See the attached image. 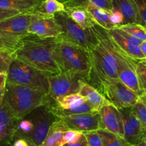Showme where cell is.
<instances>
[{
  "label": "cell",
  "instance_id": "d6986e66",
  "mask_svg": "<svg viewBox=\"0 0 146 146\" xmlns=\"http://www.w3.org/2000/svg\"><path fill=\"white\" fill-rule=\"evenodd\" d=\"M78 94L84 97L97 111H100L103 106L110 104L97 88L85 81L82 83Z\"/></svg>",
  "mask_w": 146,
  "mask_h": 146
},
{
  "label": "cell",
  "instance_id": "bcb514c9",
  "mask_svg": "<svg viewBox=\"0 0 146 146\" xmlns=\"http://www.w3.org/2000/svg\"><path fill=\"white\" fill-rule=\"evenodd\" d=\"M137 146H146V139L145 140V141H142L140 143H139Z\"/></svg>",
  "mask_w": 146,
  "mask_h": 146
},
{
  "label": "cell",
  "instance_id": "8992f818",
  "mask_svg": "<svg viewBox=\"0 0 146 146\" xmlns=\"http://www.w3.org/2000/svg\"><path fill=\"white\" fill-rule=\"evenodd\" d=\"M49 76L40 70L14 58L7 72V83L29 87L48 94Z\"/></svg>",
  "mask_w": 146,
  "mask_h": 146
},
{
  "label": "cell",
  "instance_id": "277c9868",
  "mask_svg": "<svg viewBox=\"0 0 146 146\" xmlns=\"http://www.w3.org/2000/svg\"><path fill=\"white\" fill-rule=\"evenodd\" d=\"M54 58L60 72L79 74L88 83L91 69L90 52L74 44L58 41Z\"/></svg>",
  "mask_w": 146,
  "mask_h": 146
},
{
  "label": "cell",
  "instance_id": "30bf717a",
  "mask_svg": "<svg viewBox=\"0 0 146 146\" xmlns=\"http://www.w3.org/2000/svg\"><path fill=\"white\" fill-rule=\"evenodd\" d=\"M107 32L115 48L122 54L135 59L145 58L140 49V44L143 41L133 36L119 27L107 30Z\"/></svg>",
  "mask_w": 146,
  "mask_h": 146
},
{
  "label": "cell",
  "instance_id": "83f0119b",
  "mask_svg": "<svg viewBox=\"0 0 146 146\" xmlns=\"http://www.w3.org/2000/svg\"><path fill=\"white\" fill-rule=\"evenodd\" d=\"M33 128H34V123L28 116H26L25 118L20 119L19 121L18 125H17L15 139L17 138H24L29 142Z\"/></svg>",
  "mask_w": 146,
  "mask_h": 146
},
{
  "label": "cell",
  "instance_id": "5b68a950",
  "mask_svg": "<svg viewBox=\"0 0 146 146\" xmlns=\"http://www.w3.org/2000/svg\"><path fill=\"white\" fill-rule=\"evenodd\" d=\"M54 18L60 29L58 41H64L84 48L91 52L99 43L94 26L92 28L83 29L71 19L66 11L54 14Z\"/></svg>",
  "mask_w": 146,
  "mask_h": 146
},
{
  "label": "cell",
  "instance_id": "9c48e42d",
  "mask_svg": "<svg viewBox=\"0 0 146 146\" xmlns=\"http://www.w3.org/2000/svg\"><path fill=\"white\" fill-rule=\"evenodd\" d=\"M27 116L34 123V128L29 142L35 146H40L47 137L52 124L57 118L46 105L36 108Z\"/></svg>",
  "mask_w": 146,
  "mask_h": 146
},
{
  "label": "cell",
  "instance_id": "ee69618b",
  "mask_svg": "<svg viewBox=\"0 0 146 146\" xmlns=\"http://www.w3.org/2000/svg\"><path fill=\"white\" fill-rule=\"evenodd\" d=\"M140 100L146 106V92H145L143 95L140 96Z\"/></svg>",
  "mask_w": 146,
  "mask_h": 146
},
{
  "label": "cell",
  "instance_id": "ffe728a7",
  "mask_svg": "<svg viewBox=\"0 0 146 146\" xmlns=\"http://www.w3.org/2000/svg\"><path fill=\"white\" fill-rule=\"evenodd\" d=\"M68 127L57 118L50 127L47 137L40 146H63V137Z\"/></svg>",
  "mask_w": 146,
  "mask_h": 146
},
{
  "label": "cell",
  "instance_id": "4dcf8cb0",
  "mask_svg": "<svg viewBox=\"0 0 146 146\" xmlns=\"http://www.w3.org/2000/svg\"><path fill=\"white\" fill-rule=\"evenodd\" d=\"M132 109L143 126L146 128V106L139 99V101L132 107Z\"/></svg>",
  "mask_w": 146,
  "mask_h": 146
},
{
  "label": "cell",
  "instance_id": "52a82bcc",
  "mask_svg": "<svg viewBox=\"0 0 146 146\" xmlns=\"http://www.w3.org/2000/svg\"><path fill=\"white\" fill-rule=\"evenodd\" d=\"M97 89L118 109L133 107L140 99L139 96L119 78L105 80L99 85Z\"/></svg>",
  "mask_w": 146,
  "mask_h": 146
},
{
  "label": "cell",
  "instance_id": "7402d4cb",
  "mask_svg": "<svg viewBox=\"0 0 146 146\" xmlns=\"http://www.w3.org/2000/svg\"><path fill=\"white\" fill-rule=\"evenodd\" d=\"M66 13L77 24L83 29L92 28L96 24L92 16L85 8L76 7V8L66 9Z\"/></svg>",
  "mask_w": 146,
  "mask_h": 146
},
{
  "label": "cell",
  "instance_id": "ba28073f",
  "mask_svg": "<svg viewBox=\"0 0 146 146\" xmlns=\"http://www.w3.org/2000/svg\"><path fill=\"white\" fill-rule=\"evenodd\" d=\"M86 79L79 74L59 73L49 76L48 97L57 102L60 98L71 94L79 92L80 86Z\"/></svg>",
  "mask_w": 146,
  "mask_h": 146
},
{
  "label": "cell",
  "instance_id": "2e32d148",
  "mask_svg": "<svg viewBox=\"0 0 146 146\" xmlns=\"http://www.w3.org/2000/svg\"><path fill=\"white\" fill-rule=\"evenodd\" d=\"M100 116V129L110 131L115 134L124 136L122 115L118 108L109 104L102 107L99 111Z\"/></svg>",
  "mask_w": 146,
  "mask_h": 146
},
{
  "label": "cell",
  "instance_id": "8fae6325",
  "mask_svg": "<svg viewBox=\"0 0 146 146\" xmlns=\"http://www.w3.org/2000/svg\"><path fill=\"white\" fill-rule=\"evenodd\" d=\"M123 123V138L130 145H138L146 139V128L133 112L132 107L119 109Z\"/></svg>",
  "mask_w": 146,
  "mask_h": 146
},
{
  "label": "cell",
  "instance_id": "8d00e7d4",
  "mask_svg": "<svg viewBox=\"0 0 146 146\" xmlns=\"http://www.w3.org/2000/svg\"><path fill=\"white\" fill-rule=\"evenodd\" d=\"M135 4L140 17L142 25L146 28V0H133Z\"/></svg>",
  "mask_w": 146,
  "mask_h": 146
},
{
  "label": "cell",
  "instance_id": "4fadbf2b",
  "mask_svg": "<svg viewBox=\"0 0 146 146\" xmlns=\"http://www.w3.org/2000/svg\"><path fill=\"white\" fill-rule=\"evenodd\" d=\"M28 34H34L43 38H57L60 35V29L54 16L34 11H32L31 23L29 26Z\"/></svg>",
  "mask_w": 146,
  "mask_h": 146
},
{
  "label": "cell",
  "instance_id": "b9f144b4",
  "mask_svg": "<svg viewBox=\"0 0 146 146\" xmlns=\"http://www.w3.org/2000/svg\"><path fill=\"white\" fill-rule=\"evenodd\" d=\"M30 145H32V144L29 143L24 138H16L12 143V146H30Z\"/></svg>",
  "mask_w": 146,
  "mask_h": 146
},
{
  "label": "cell",
  "instance_id": "e0dca14e",
  "mask_svg": "<svg viewBox=\"0 0 146 146\" xmlns=\"http://www.w3.org/2000/svg\"><path fill=\"white\" fill-rule=\"evenodd\" d=\"M19 121L3 101L0 105V141L13 143Z\"/></svg>",
  "mask_w": 146,
  "mask_h": 146
},
{
  "label": "cell",
  "instance_id": "e575fe53",
  "mask_svg": "<svg viewBox=\"0 0 146 146\" xmlns=\"http://www.w3.org/2000/svg\"><path fill=\"white\" fill-rule=\"evenodd\" d=\"M90 4L97 8L110 13L113 9V0H90Z\"/></svg>",
  "mask_w": 146,
  "mask_h": 146
},
{
  "label": "cell",
  "instance_id": "603a6c76",
  "mask_svg": "<svg viewBox=\"0 0 146 146\" xmlns=\"http://www.w3.org/2000/svg\"><path fill=\"white\" fill-rule=\"evenodd\" d=\"M86 9L90 13L96 24L102 27L103 29L109 30L115 27L110 22V13L109 12L97 8L90 3L87 4V6L86 7Z\"/></svg>",
  "mask_w": 146,
  "mask_h": 146
},
{
  "label": "cell",
  "instance_id": "d6a6232c",
  "mask_svg": "<svg viewBox=\"0 0 146 146\" xmlns=\"http://www.w3.org/2000/svg\"><path fill=\"white\" fill-rule=\"evenodd\" d=\"M87 139L88 146H104L102 141L97 131L82 133Z\"/></svg>",
  "mask_w": 146,
  "mask_h": 146
},
{
  "label": "cell",
  "instance_id": "44dd1931",
  "mask_svg": "<svg viewBox=\"0 0 146 146\" xmlns=\"http://www.w3.org/2000/svg\"><path fill=\"white\" fill-rule=\"evenodd\" d=\"M42 0H0V8L17 10L21 13L35 11Z\"/></svg>",
  "mask_w": 146,
  "mask_h": 146
},
{
  "label": "cell",
  "instance_id": "9a60e30c",
  "mask_svg": "<svg viewBox=\"0 0 146 146\" xmlns=\"http://www.w3.org/2000/svg\"><path fill=\"white\" fill-rule=\"evenodd\" d=\"M59 118L62 120L69 129L75 130L82 133L97 131L100 128L99 112L64 115Z\"/></svg>",
  "mask_w": 146,
  "mask_h": 146
},
{
  "label": "cell",
  "instance_id": "484cf974",
  "mask_svg": "<svg viewBox=\"0 0 146 146\" xmlns=\"http://www.w3.org/2000/svg\"><path fill=\"white\" fill-rule=\"evenodd\" d=\"M22 38L0 33V51L14 54L19 47Z\"/></svg>",
  "mask_w": 146,
  "mask_h": 146
},
{
  "label": "cell",
  "instance_id": "f546056e",
  "mask_svg": "<svg viewBox=\"0 0 146 146\" xmlns=\"http://www.w3.org/2000/svg\"><path fill=\"white\" fill-rule=\"evenodd\" d=\"M135 71L142 88L146 92V58L136 59Z\"/></svg>",
  "mask_w": 146,
  "mask_h": 146
},
{
  "label": "cell",
  "instance_id": "836d02e7",
  "mask_svg": "<svg viewBox=\"0 0 146 146\" xmlns=\"http://www.w3.org/2000/svg\"><path fill=\"white\" fill-rule=\"evenodd\" d=\"M82 133L75 130L68 129L64 134L63 137V145L67 143H72L80 139Z\"/></svg>",
  "mask_w": 146,
  "mask_h": 146
},
{
  "label": "cell",
  "instance_id": "4316f807",
  "mask_svg": "<svg viewBox=\"0 0 146 146\" xmlns=\"http://www.w3.org/2000/svg\"><path fill=\"white\" fill-rule=\"evenodd\" d=\"M86 101H87L84 97L80 95L78 93H76V94H69L60 98L56 102V104L57 106L62 109H69L80 106Z\"/></svg>",
  "mask_w": 146,
  "mask_h": 146
},
{
  "label": "cell",
  "instance_id": "7bdbcfd3",
  "mask_svg": "<svg viewBox=\"0 0 146 146\" xmlns=\"http://www.w3.org/2000/svg\"><path fill=\"white\" fill-rule=\"evenodd\" d=\"M140 49H141L142 54L144 56L145 58H146V41H142L140 44Z\"/></svg>",
  "mask_w": 146,
  "mask_h": 146
},
{
  "label": "cell",
  "instance_id": "5bb4252c",
  "mask_svg": "<svg viewBox=\"0 0 146 146\" xmlns=\"http://www.w3.org/2000/svg\"><path fill=\"white\" fill-rule=\"evenodd\" d=\"M31 12L20 13L0 21V33L12 36L24 38L28 35V28L31 23Z\"/></svg>",
  "mask_w": 146,
  "mask_h": 146
},
{
  "label": "cell",
  "instance_id": "f1b7e54d",
  "mask_svg": "<svg viewBox=\"0 0 146 146\" xmlns=\"http://www.w3.org/2000/svg\"><path fill=\"white\" fill-rule=\"evenodd\" d=\"M118 27L141 41H146V28L141 24H124Z\"/></svg>",
  "mask_w": 146,
  "mask_h": 146
},
{
  "label": "cell",
  "instance_id": "7dc6e473",
  "mask_svg": "<svg viewBox=\"0 0 146 146\" xmlns=\"http://www.w3.org/2000/svg\"><path fill=\"white\" fill-rule=\"evenodd\" d=\"M131 146H137V145H131Z\"/></svg>",
  "mask_w": 146,
  "mask_h": 146
},
{
  "label": "cell",
  "instance_id": "60d3db41",
  "mask_svg": "<svg viewBox=\"0 0 146 146\" xmlns=\"http://www.w3.org/2000/svg\"><path fill=\"white\" fill-rule=\"evenodd\" d=\"M63 146H88V143H87V139H86L85 136L84 134L81 135L80 139L76 142L72 143H67L64 145Z\"/></svg>",
  "mask_w": 146,
  "mask_h": 146
},
{
  "label": "cell",
  "instance_id": "6da1fadb",
  "mask_svg": "<svg viewBox=\"0 0 146 146\" xmlns=\"http://www.w3.org/2000/svg\"><path fill=\"white\" fill-rule=\"evenodd\" d=\"M57 42V38H43L29 34L22 38L19 47L13 54V57L47 75H55L61 73L54 58Z\"/></svg>",
  "mask_w": 146,
  "mask_h": 146
},
{
  "label": "cell",
  "instance_id": "ab89813d",
  "mask_svg": "<svg viewBox=\"0 0 146 146\" xmlns=\"http://www.w3.org/2000/svg\"><path fill=\"white\" fill-rule=\"evenodd\" d=\"M20 13L21 12L17 11V10L0 8V21H2V20L6 19L17 15V14H20Z\"/></svg>",
  "mask_w": 146,
  "mask_h": 146
},
{
  "label": "cell",
  "instance_id": "f35d334b",
  "mask_svg": "<svg viewBox=\"0 0 146 146\" xmlns=\"http://www.w3.org/2000/svg\"><path fill=\"white\" fill-rule=\"evenodd\" d=\"M7 73L0 74V105L2 104L5 94L6 85H7Z\"/></svg>",
  "mask_w": 146,
  "mask_h": 146
},
{
  "label": "cell",
  "instance_id": "74e56055",
  "mask_svg": "<svg viewBox=\"0 0 146 146\" xmlns=\"http://www.w3.org/2000/svg\"><path fill=\"white\" fill-rule=\"evenodd\" d=\"M62 2L64 4L66 9L83 7L85 8L90 3V0H62Z\"/></svg>",
  "mask_w": 146,
  "mask_h": 146
},
{
  "label": "cell",
  "instance_id": "cb8c5ba5",
  "mask_svg": "<svg viewBox=\"0 0 146 146\" xmlns=\"http://www.w3.org/2000/svg\"><path fill=\"white\" fill-rule=\"evenodd\" d=\"M97 133L100 135L104 146H131L123 137L103 129H98Z\"/></svg>",
  "mask_w": 146,
  "mask_h": 146
},
{
  "label": "cell",
  "instance_id": "7a4b0ae2",
  "mask_svg": "<svg viewBox=\"0 0 146 146\" xmlns=\"http://www.w3.org/2000/svg\"><path fill=\"white\" fill-rule=\"evenodd\" d=\"M99 43L90 52L91 69L88 84L97 88L102 81L118 78V52L110 39L107 30L94 25Z\"/></svg>",
  "mask_w": 146,
  "mask_h": 146
},
{
  "label": "cell",
  "instance_id": "1f68e13d",
  "mask_svg": "<svg viewBox=\"0 0 146 146\" xmlns=\"http://www.w3.org/2000/svg\"><path fill=\"white\" fill-rule=\"evenodd\" d=\"M13 59V54L0 51V74L8 72L9 68Z\"/></svg>",
  "mask_w": 146,
  "mask_h": 146
},
{
  "label": "cell",
  "instance_id": "d4e9b609",
  "mask_svg": "<svg viewBox=\"0 0 146 146\" xmlns=\"http://www.w3.org/2000/svg\"><path fill=\"white\" fill-rule=\"evenodd\" d=\"M35 11H38L47 15L54 16V14L65 11V7L59 0H42Z\"/></svg>",
  "mask_w": 146,
  "mask_h": 146
},
{
  "label": "cell",
  "instance_id": "f6af8a7d",
  "mask_svg": "<svg viewBox=\"0 0 146 146\" xmlns=\"http://www.w3.org/2000/svg\"><path fill=\"white\" fill-rule=\"evenodd\" d=\"M0 146H12V144L0 141Z\"/></svg>",
  "mask_w": 146,
  "mask_h": 146
},
{
  "label": "cell",
  "instance_id": "ac0fdd59",
  "mask_svg": "<svg viewBox=\"0 0 146 146\" xmlns=\"http://www.w3.org/2000/svg\"><path fill=\"white\" fill-rule=\"evenodd\" d=\"M113 7L118 9L123 14V25L132 24L142 25L141 18L133 0H113Z\"/></svg>",
  "mask_w": 146,
  "mask_h": 146
},
{
  "label": "cell",
  "instance_id": "3957f363",
  "mask_svg": "<svg viewBox=\"0 0 146 146\" xmlns=\"http://www.w3.org/2000/svg\"><path fill=\"white\" fill-rule=\"evenodd\" d=\"M48 94L17 84L7 83L4 100L14 116L20 120L47 102Z\"/></svg>",
  "mask_w": 146,
  "mask_h": 146
},
{
  "label": "cell",
  "instance_id": "d590c367",
  "mask_svg": "<svg viewBox=\"0 0 146 146\" xmlns=\"http://www.w3.org/2000/svg\"><path fill=\"white\" fill-rule=\"evenodd\" d=\"M110 19L111 24L115 27H118L123 25V16L122 13L117 9L113 7V10L110 13Z\"/></svg>",
  "mask_w": 146,
  "mask_h": 146
},
{
  "label": "cell",
  "instance_id": "7c38bea8",
  "mask_svg": "<svg viewBox=\"0 0 146 146\" xmlns=\"http://www.w3.org/2000/svg\"><path fill=\"white\" fill-rule=\"evenodd\" d=\"M117 49V48H116ZM118 52V78L129 88L139 96L144 94L138 76L135 71V58H130L125 54Z\"/></svg>",
  "mask_w": 146,
  "mask_h": 146
}]
</instances>
